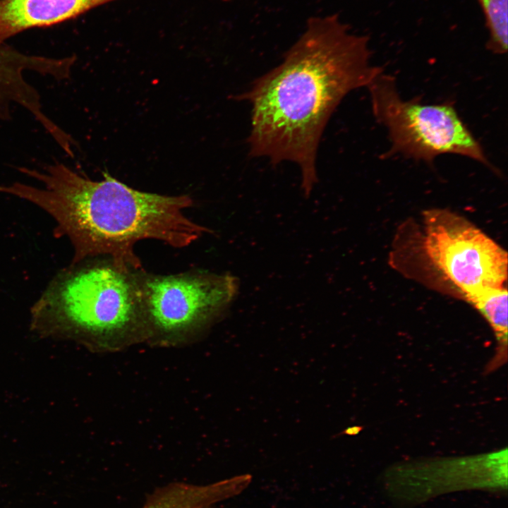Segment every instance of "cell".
I'll return each mask as SVG.
<instances>
[{
  "label": "cell",
  "instance_id": "6da1fadb",
  "mask_svg": "<svg viewBox=\"0 0 508 508\" xmlns=\"http://www.w3.org/2000/svg\"><path fill=\"white\" fill-rule=\"evenodd\" d=\"M368 42L337 15L311 17L283 61L238 96L252 107L250 155L296 164L306 197L318 181V144L332 114L382 72L371 64Z\"/></svg>",
  "mask_w": 508,
  "mask_h": 508
},
{
  "label": "cell",
  "instance_id": "7a4b0ae2",
  "mask_svg": "<svg viewBox=\"0 0 508 508\" xmlns=\"http://www.w3.org/2000/svg\"><path fill=\"white\" fill-rule=\"evenodd\" d=\"M18 169L42 186L14 182L0 185V193L29 201L52 216L56 234L67 236L73 246L71 265L104 255L121 267L141 270L134 252L138 241L150 238L183 248L212 233L184 214L193 204L188 195L138 190L108 173L95 181L58 162L41 170Z\"/></svg>",
  "mask_w": 508,
  "mask_h": 508
},
{
  "label": "cell",
  "instance_id": "3957f363",
  "mask_svg": "<svg viewBox=\"0 0 508 508\" xmlns=\"http://www.w3.org/2000/svg\"><path fill=\"white\" fill-rule=\"evenodd\" d=\"M140 270L121 267L108 257L71 265L35 304L32 327L95 352L146 343Z\"/></svg>",
  "mask_w": 508,
  "mask_h": 508
},
{
  "label": "cell",
  "instance_id": "277c9868",
  "mask_svg": "<svg viewBox=\"0 0 508 508\" xmlns=\"http://www.w3.org/2000/svg\"><path fill=\"white\" fill-rule=\"evenodd\" d=\"M146 343L176 347L197 341L221 318L238 294L230 274L202 271L160 275L138 272Z\"/></svg>",
  "mask_w": 508,
  "mask_h": 508
},
{
  "label": "cell",
  "instance_id": "5b68a950",
  "mask_svg": "<svg viewBox=\"0 0 508 508\" xmlns=\"http://www.w3.org/2000/svg\"><path fill=\"white\" fill-rule=\"evenodd\" d=\"M368 88L373 114L388 131L389 154L427 162L440 155L456 154L492 167L480 144L452 105L404 100L395 79L382 72Z\"/></svg>",
  "mask_w": 508,
  "mask_h": 508
},
{
  "label": "cell",
  "instance_id": "8992f818",
  "mask_svg": "<svg viewBox=\"0 0 508 508\" xmlns=\"http://www.w3.org/2000/svg\"><path fill=\"white\" fill-rule=\"evenodd\" d=\"M424 250L435 267L464 298L505 287L507 255L471 222L445 210L424 215Z\"/></svg>",
  "mask_w": 508,
  "mask_h": 508
},
{
  "label": "cell",
  "instance_id": "52a82bcc",
  "mask_svg": "<svg viewBox=\"0 0 508 508\" xmlns=\"http://www.w3.org/2000/svg\"><path fill=\"white\" fill-rule=\"evenodd\" d=\"M116 0H0V43L32 28L59 23Z\"/></svg>",
  "mask_w": 508,
  "mask_h": 508
},
{
  "label": "cell",
  "instance_id": "ba28073f",
  "mask_svg": "<svg viewBox=\"0 0 508 508\" xmlns=\"http://www.w3.org/2000/svg\"><path fill=\"white\" fill-rule=\"evenodd\" d=\"M250 481V476L243 475L208 485L174 483L154 493L143 508H213L240 493Z\"/></svg>",
  "mask_w": 508,
  "mask_h": 508
},
{
  "label": "cell",
  "instance_id": "9c48e42d",
  "mask_svg": "<svg viewBox=\"0 0 508 508\" xmlns=\"http://www.w3.org/2000/svg\"><path fill=\"white\" fill-rule=\"evenodd\" d=\"M485 318L498 339H507V290L505 287L490 288L477 292L466 298Z\"/></svg>",
  "mask_w": 508,
  "mask_h": 508
},
{
  "label": "cell",
  "instance_id": "30bf717a",
  "mask_svg": "<svg viewBox=\"0 0 508 508\" xmlns=\"http://www.w3.org/2000/svg\"><path fill=\"white\" fill-rule=\"evenodd\" d=\"M489 32L488 48L495 54L507 50V0H478Z\"/></svg>",
  "mask_w": 508,
  "mask_h": 508
},
{
  "label": "cell",
  "instance_id": "8fae6325",
  "mask_svg": "<svg viewBox=\"0 0 508 508\" xmlns=\"http://www.w3.org/2000/svg\"><path fill=\"white\" fill-rule=\"evenodd\" d=\"M357 430H358V428L354 427V428H348V429L345 431V433H346V434H348V435H353V434H356V433H358Z\"/></svg>",
  "mask_w": 508,
  "mask_h": 508
},
{
  "label": "cell",
  "instance_id": "7c38bea8",
  "mask_svg": "<svg viewBox=\"0 0 508 508\" xmlns=\"http://www.w3.org/2000/svg\"><path fill=\"white\" fill-rule=\"evenodd\" d=\"M2 72H3V58H2V55H1V53L0 51V83L1 81Z\"/></svg>",
  "mask_w": 508,
  "mask_h": 508
}]
</instances>
